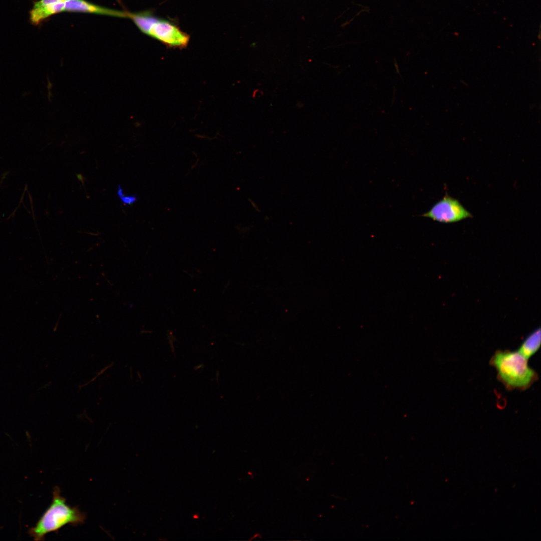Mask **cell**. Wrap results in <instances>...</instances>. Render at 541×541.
I'll return each mask as SVG.
<instances>
[{"label": "cell", "mask_w": 541, "mask_h": 541, "mask_svg": "<svg viewBox=\"0 0 541 541\" xmlns=\"http://www.w3.org/2000/svg\"><path fill=\"white\" fill-rule=\"evenodd\" d=\"M528 359L517 351L496 350L489 360L497 372V379L508 391H525L539 379Z\"/></svg>", "instance_id": "1"}, {"label": "cell", "mask_w": 541, "mask_h": 541, "mask_svg": "<svg viewBox=\"0 0 541 541\" xmlns=\"http://www.w3.org/2000/svg\"><path fill=\"white\" fill-rule=\"evenodd\" d=\"M51 503L40 517L35 526L28 529L29 535L35 541L45 540L46 534L58 533L66 525L77 526L84 523L86 516L77 507H71L61 494V490L55 486L53 490Z\"/></svg>", "instance_id": "2"}, {"label": "cell", "mask_w": 541, "mask_h": 541, "mask_svg": "<svg viewBox=\"0 0 541 541\" xmlns=\"http://www.w3.org/2000/svg\"><path fill=\"white\" fill-rule=\"evenodd\" d=\"M128 17L142 33L168 48L183 49L189 44L190 35L183 31L175 21L158 17L152 10L128 12Z\"/></svg>", "instance_id": "3"}, {"label": "cell", "mask_w": 541, "mask_h": 541, "mask_svg": "<svg viewBox=\"0 0 541 541\" xmlns=\"http://www.w3.org/2000/svg\"><path fill=\"white\" fill-rule=\"evenodd\" d=\"M422 216L444 223L458 222L473 217L470 212L456 199L446 193L444 197L436 203Z\"/></svg>", "instance_id": "4"}, {"label": "cell", "mask_w": 541, "mask_h": 541, "mask_svg": "<svg viewBox=\"0 0 541 541\" xmlns=\"http://www.w3.org/2000/svg\"><path fill=\"white\" fill-rule=\"evenodd\" d=\"M64 12L91 13L122 18L128 17L127 12L105 8L86 0L65 1Z\"/></svg>", "instance_id": "5"}, {"label": "cell", "mask_w": 541, "mask_h": 541, "mask_svg": "<svg viewBox=\"0 0 541 541\" xmlns=\"http://www.w3.org/2000/svg\"><path fill=\"white\" fill-rule=\"evenodd\" d=\"M65 2L61 0H39L35 2L30 12L32 24L38 25L48 17L64 11Z\"/></svg>", "instance_id": "6"}, {"label": "cell", "mask_w": 541, "mask_h": 541, "mask_svg": "<svg viewBox=\"0 0 541 541\" xmlns=\"http://www.w3.org/2000/svg\"><path fill=\"white\" fill-rule=\"evenodd\" d=\"M540 338V329L539 328L527 336L521 344L518 351L528 360L539 349Z\"/></svg>", "instance_id": "7"}, {"label": "cell", "mask_w": 541, "mask_h": 541, "mask_svg": "<svg viewBox=\"0 0 541 541\" xmlns=\"http://www.w3.org/2000/svg\"><path fill=\"white\" fill-rule=\"evenodd\" d=\"M117 193L122 203L125 205H132L137 200V197L135 195H128L124 194L122 188L120 185L118 186Z\"/></svg>", "instance_id": "8"}, {"label": "cell", "mask_w": 541, "mask_h": 541, "mask_svg": "<svg viewBox=\"0 0 541 541\" xmlns=\"http://www.w3.org/2000/svg\"><path fill=\"white\" fill-rule=\"evenodd\" d=\"M198 516L197 515H196L195 516H193V517L195 518H198Z\"/></svg>", "instance_id": "9"}, {"label": "cell", "mask_w": 541, "mask_h": 541, "mask_svg": "<svg viewBox=\"0 0 541 541\" xmlns=\"http://www.w3.org/2000/svg\"><path fill=\"white\" fill-rule=\"evenodd\" d=\"M61 1H62L63 2H65V1H68V0H61Z\"/></svg>", "instance_id": "10"}]
</instances>
